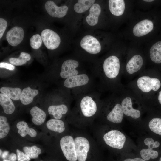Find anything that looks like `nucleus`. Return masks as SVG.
Returning a JSON list of instances; mask_svg holds the SVG:
<instances>
[{"label":"nucleus","instance_id":"nucleus-1","mask_svg":"<svg viewBox=\"0 0 161 161\" xmlns=\"http://www.w3.org/2000/svg\"><path fill=\"white\" fill-rule=\"evenodd\" d=\"M60 146L63 153L69 161L77 160L74 140L72 137L67 135L62 137L60 142Z\"/></svg>","mask_w":161,"mask_h":161},{"label":"nucleus","instance_id":"nucleus-2","mask_svg":"<svg viewBox=\"0 0 161 161\" xmlns=\"http://www.w3.org/2000/svg\"><path fill=\"white\" fill-rule=\"evenodd\" d=\"M103 138L108 145L119 149L123 148L126 140L124 135L116 130H112L106 133L104 135Z\"/></svg>","mask_w":161,"mask_h":161},{"label":"nucleus","instance_id":"nucleus-3","mask_svg":"<svg viewBox=\"0 0 161 161\" xmlns=\"http://www.w3.org/2000/svg\"><path fill=\"white\" fill-rule=\"evenodd\" d=\"M104 71L106 75L111 79L115 78L118 74L120 63L118 58L114 55L106 58L103 64Z\"/></svg>","mask_w":161,"mask_h":161},{"label":"nucleus","instance_id":"nucleus-4","mask_svg":"<svg viewBox=\"0 0 161 161\" xmlns=\"http://www.w3.org/2000/svg\"><path fill=\"white\" fill-rule=\"evenodd\" d=\"M41 36L44 45L49 49H55L57 48L60 44V37L52 30H44L41 32Z\"/></svg>","mask_w":161,"mask_h":161},{"label":"nucleus","instance_id":"nucleus-5","mask_svg":"<svg viewBox=\"0 0 161 161\" xmlns=\"http://www.w3.org/2000/svg\"><path fill=\"white\" fill-rule=\"evenodd\" d=\"M138 88L143 92H148L151 90H157L161 86V83L158 79L148 76H143L137 81Z\"/></svg>","mask_w":161,"mask_h":161},{"label":"nucleus","instance_id":"nucleus-6","mask_svg":"<svg viewBox=\"0 0 161 161\" xmlns=\"http://www.w3.org/2000/svg\"><path fill=\"white\" fill-rule=\"evenodd\" d=\"M74 140L77 160L78 161H86L90 148L88 140L81 137H76Z\"/></svg>","mask_w":161,"mask_h":161},{"label":"nucleus","instance_id":"nucleus-7","mask_svg":"<svg viewBox=\"0 0 161 161\" xmlns=\"http://www.w3.org/2000/svg\"><path fill=\"white\" fill-rule=\"evenodd\" d=\"M80 45L83 49L91 54H97L101 51V46L99 42L91 35L84 36L81 40Z\"/></svg>","mask_w":161,"mask_h":161},{"label":"nucleus","instance_id":"nucleus-8","mask_svg":"<svg viewBox=\"0 0 161 161\" xmlns=\"http://www.w3.org/2000/svg\"><path fill=\"white\" fill-rule=\"evenodd\" d=\"M145 144L148 147V149H144L140 151L141 157L145 160H148L150 158L155 159L157 157L158 153L157 151L153 150L154 148L159 147L160 143L157 141L154 142L151 138H147L144 140Z\"/></svg>","mask_w":161,"mask_h":161},{"label":"nucleus","instance_id":"nucleus-9","mask_svg":"<svg viewBox=\"0 0 161 161\" xmlns=\"http://www.w3.org/2000/svg\"><path fill=\"white\" fill-rule=\"evenodd\" d=\"M78 65V62L74 60L68 59L65 61L61 66L60 76L62 78L66 79L78 75V72L75 69Z\"/></svg>","mask_w":161,"mask_h":161},{"label":"nucleus","instance_id":"nucleus-10","mask_svg":"<svg viewBox=\"0 0 161 161\" xmlns=\"http://www.w3.org/2000/svg\"><path fill=\"white\" fill-rule=\"evenodd\" d=\"M24 36L23 28L19 27H12L7 33L6 38L9 44L13 46H16L22 41Z\"/></svg>","mask_w":161,"mask_h":161},{"label":"nucleus","instance_id":"nucleus-11","mask_svg":"<svg viewBox=\"0 0 161 161\" xmlns=\"http://www.w3.org/2000/svg\"><path fill=\"white\" fill-rule=\"evenodd\" d=\"M80 107L83 115L90 117L94 115L97 110V105L92 98L89 96L84 97L81 101Z\"/></svg>","mask_w":161,"mask_h":161},{"label":"nucleus","instance_id":"nucleus-12","mask_svg":"<svg viewBox=\"0 0 161 161\" xmlns=\"http://www.w3.org/2000/svg\"><path fill=\"white\" fill-rule=\"evenodd\" d=\"M45 7L47 12L50 16L59 18L65 16L68 10L67 6H58L53 1L50 0L46 2Z\"/></svg>","mask_w":161,"mask_h":161},{"label":"nucleus","instance_id":"nucleus-13","mask_svg":"<svg viewBox=\"0 0 161 161\" xmlns=\"http://www.w3.org/2000/svg\"><path fill=\"white\" fill-rule=\"evenodd\" d=\"M154 28L152 21L148 19L143 20L135 25L133 29V33L136 36H142L152 31Z\"/></svg>","mask_w":161,"mask_h":161},{"label":"nucleus","instance_id":"nucleus-14","mask_svg":"<svg viewBox=\"0 0 161 161\" xmlns=\"http://www.w3.org/2000/svg\"><path fill=\"white\" fill-rule=\"evenodd\" d=\"M89 81V78L86 74H81L66 78L64 85L66 87L72 88L86 85Z\"/></svg>","mask_w":161,"mask_h":161},{"label":"nucleus","instance_id":"nucleus-15","mask_svg":"<svg viewBox=\"0 0 161 161\" xmlns=\"http://www.w3.org/2000/svg\"><path fill=\"white\" fill-rule=\"evenodd\" d=\"M121 106L124 114L134 119H137L140 116V111L133 108L131 99L127 97L124 98L121 103Z\"/></svg>","mask_w":161,"mask_h":161},{"label":"nucleus","instance_id":"nucleus-16","mask_svg":"<svg viewBox=\"0 0 161 161\" xmlns=\"http://www.w3.org/2000/svg\"><path fill=\"white\" fill-rule=\"evenodd\" d=\"M143 64L142 57L138 55H134L127 63L126 66V70L130 74H133L140 69Z\"/></svg>","mask_w":161,"mask_h":161},{"label":"nucleus","instance_id":"nucleus-17","mask_svg":"<svg viewBox=\"0 0 161 161\" xmlns=\"http://www.w3.org/2000/svg\"><path fill=\"white\" fill-rule=\"evenodd\" d=\"M123 114L121 105L117 104L107 116V119L114 123H119L123 118Z\"/></svg>","mask_w":161,"mask_h":161},{"label":"nucleus","instance_id":"nucleus-18","mask_svg":"<svg viewBox=\"0 0 161 161\" xmlns=\"http://www.w3.org/2000/svg\"><path fill=\"white\" fill-rule=\"evenodd\" d=\"M38 93L37 90L32 89L30 87H27L22 91L20 100L23 104L28 105L33 101L34 98Z\"/></svg>","mask_w":161,"mask_h":161},{"label":"nucleus","instance_id":"nucleus-19","mask_svg":"<svg viewBox=\"0 0 161 161\" xmlns=\"http://www.w3.org/2000/svg\"><path fill=\"white\" fill-rule=\"evenodd\" d=\"M101 11L100 7L98 4L95 3L92 5L89 10V14L86 19L89 25L93 26L97 24Z\"/></svg>","mask_w":161,"mask_h":161},{"label":"nucleus","instance_id":"nucleus-20","mask_svg":"<svg viewBox=\"0 0 161 161\" xmlns=\"http://www.w3.org/2000/svg\"><path fill=\"white\" fill-rule=\"evenodd\" d=\"M30 114L32 117V121L35 125L39 126L45 121L46 114L42 109L38 107L35 106L30 110Z\"/></svg>","mask_w":161,"mask_h":161},{"label":"nucleus","instance_id":"nucleus-21","mask_svg":"<svg viewBox=\"0 0 161 161\" xmlns=\"http://www.w3.org/2000/svg\"><path fill=\"white\" fill-rule=\"evenodd\" d=\"M109 5L111 13L115 16H120L124 13L125 3L123 0H109Z\"/></svg>","mask_w":161,"mask_h":161},{"label":"nucleus","instance_id":"nucleus-22","mask_svg":"<svg viewBox=\"0 0 161 161\" xmlns=\"http://www.w3.org/2000/svg\"><path fill=\"white\" fill-rule=\"evenodd\" d=\"M0 104L4 112L7 114H11L15 110V106L11 99L2 93L0 94Z\"/></svg>","mask_w":161,"mask_h":161},{"label":"nucleus","instance_id":"nucleus-23","mask_svg":"<svg viewBox=\"0 0 161 161\" xmlns=\"http://www.w3.org/2000/svg\"><path fill=\"white\" fill-rule=\"evenodd\" d=\"M16 126L18 129V132L22 137L26 136L27 135L32 137H35L37 136L36 131L34 129L29 127L27 123L25 121L18 122Z\"/></svg>","mask_w":161,"mask_h":161},{"label":"nucleus","instance_id":"nucleus-24","mask_svg":"<svg viewBox=\"0 0 161 161\" xmlns=\"http://www.w3.org/2000/svg\"><path fill=\"white\" fill-rule=\"evenodd\" d=\"M150 54L153 62L161 63V40L157 41L152 45L150 49Z\"/></svg>","mask_w":161,"mask_h":161},{"label":"nucleus","instance_id":"nucleus-25","mask_svg":"<svg viewBox=\"0 0 161 161\" xmlns=\"http://www.w3.org/2000/svg\"><path fill=\"white\" fill-rule=\"evenodd\" d=\"M68 110L67 106L63 104L51 105L49 106L48 109L49 113L52 115L54 118L56 119H61L62 114H66Z\"/></svg>","mask_w":161,"mask_h":161},{"label":"nucleus","instance_id":"nucleus-26","mask_svg":"<svg viewBox=\"0 0 161 161\" xmlns=\"http://www.w3.org/2000/svg\"><path fill=\"white\" fill-rule=\"evenodd\" d=\"M0 91L1 93L6 95L14 100L20 99L22 90L18 87H3L0 88Z\"/></svg>","mask_w":161,"mask_h":161},{"label":"nucleus","instance_id":"nucleus-27","mask_svg":"<svg viewBox=\"0 0 161 161\" xmlns=\"http://www.w3.org/2000/svg\"><path fill=\"white\" fill-rule=\"evenodd\" d=\"M46 125L49 129L55 132L61 133L65 129L64 122L60 119H50L47 122Z\"/></svg>","mask_w":161,"mask_h":161},{"label":"nucleus","instance_id":"nucleus-28","mask_svg":"<svg viewBox=\"0 0 161 161\" xmlns=\"http://www.w3.org/2000/svg\"><path fill=\"white\" fill-rule=\"evenodd\" d=\"M94 0H79L74 5L75 11L78 13H81L86 11L94 4Z\"/></svg>","mask_w":161,"mask_h":161},{"label":"nucleus","instance_id":"nucleus-29","mask_svg":"<svg viewBox=\"0 0 161 161\" xmlns=\"http://www.w3.org/2000/svg\"><path fill=\"white\" fill-rule=\"evenodd\" d=\"M31 57L29 54L21 52L18 58H11L9 59L10 62L15 66H21L25 64L31 59Z\"/></svg>","mask_w":161,"mask_h":161},{"label":"nucleus","instance_id":"nucleus-30","mask_svg":"<svg viewBox=\"0 0 161 161\" xmlns=\"http://www.w3.org/2000/svg\"><path fill=\"white\" fill-rule=\"evenodd\" d=\"M10 126L7 119L5 116H0V138H4L8 134Z\"/></svg>","mask_w":161,"mask_h":161},{"label":"nucleus","instance_id":"nucleus-31","mask_svg":"<svg viewBox=\"0 0 161 161\" xmlns=\"http://www.w3.org/2000/svg\"><path fill=\"white\" fill-rule=\"evenodd\" d=\"M23 149L25 154L31 159L37 158L41 152V149L36 145L25 146L23 148Z\"/></svg>","mask_w":161,"mask_h":161},{"label":"nucleus","instance_id":"nucleus-32","mask_svg":"<svg viewBox=\"0 0 161 161\" xmlns=\"http://www.w3.org/2000/svg\"><path fill=\"white\" fill-rule=\"evenodd\" d=\"M149 127L150 130L154 133L161 135V119L155 118L149 122Z\"/></svg>","mask_w":161,"mask_h":161},{"label":"nucleus","instance_id":"nucleus-33","mask_svg":"<svg viewBox=\"0 0 161 161\" xmlns=\"http://www.w3.org/2000/svg\"><path fill=\"white\" fill-rule=\"evenodd\" d=\"M31 47L33 49H38L41 45L42 39L41 36L38 34L33 35L30 40Z\"/></svg>","mask_w":161,"mask_h":161},{"label":"nucleus","instance_id":"nucleus-34","mask_svg":"<svg viewBox=\"0 0 161 161\" xmlns=\"http://www.w3.org/2000/svg\"><path fill=\"white\" fill-rule=\"evenodd\" d=\"M6 20L2 18H0V38L2 37L7 25Z\"/></svg>","mask_w":161,"mask_h":161},{"label":"nucleus","instance_id":"nucleus-35","mask_svg":"<svg viewBox=\"0 0 161 161\" xmlns=\"http://www.w3.org/2000/svg\"><path fill=\"white\" fill-rule=\"evenodd\" d=\"M16 152L17 154L18 161H30L26 157V154L18 149H17Z\"/></svg>","mask_w":161,"mask_h":161},{"label":"nucleus","instance_id":"nucleus-36","mask_svg":"<svg viewBox=\"0 0 161 161\" xmlns=\"http://www.w3.org/2000/svg\"><path fill=\"white\" fill-rule=\"evenodd\" d=\"M0 67L5 68L10 71L13 70L15 69L13 65L4 62L0 63Z\"/></svg>","mask_w":161,"mask_h":161},{"label":"nucleus","instance_id":"nucleus-37","mask_svg":"<svg viewBox=\"0 0 161 161\" xmlns=\"http://www.w3.org/2000/svg\"><path fill=\"white\" fill-rule=\"evenodd\" d=\"M9 158L10 161H16L17 159L16 155L14 153H11L10 155Z\"/></svg>","mask_w":161,"mask_h":161},{"label":"nucleus","instance_id":"nucleus-38","mask_svg":"<svg viewBox=\"0 0 161 161\" xmlns=\"http://www.w3.org/2000/svg\"><path fill=\"white\" fill-rule=\"evenodd\" d=\"M123 161H146L143 159L139 158H136L134 159L128 158L125 160Z\"/></svg>","mask_w":161,"mask_h":161},{"label":"nucleus","instance_id":"nucleus-39","mask_svg":"<svg viewBox=\"0 0 161 161\" xmlns=\"http://www.w3.org/2000/svg\"><path fill=\"white\" fill-rule=\"evenodd\" d=\"M9 152L8 151H5L2 154L1 157L3 159H4L6 157L8 154Z\"/></svg>","mask_w":161,"mask_h":161},{"label":"nucleus","instance_id":"nucleus-40","mask_svg":"<svg viewBox=\"0 0 161 161\" xmlns=\"http://www.w3.org/2000/svg\"><path fill=\"white\" fill-rule=\"evenodd\" d=\"M158 100L160 103L161 104V91L159 92L158 97Z\"/></svg>","mask_w":161,"mask_h":161},{"label":"nucleus","instance_id":"nucleus-41","mask_svg":"<svg viewBox=\"0 0 161 161\" xmlns=\"http://www.w3.org/2000/svg\"><path fill=\"white\" fill-rule=\"evenodd\" d=\"M143 1L145 2H152L154 1V0H145Z\"/></svg>","mask_w":161,"mask_h":161},{"label":"nucleus","instance_id":"nucleus-42","mask_svg":"<svg viewBox=\"0 0 161 161\" xmlns=\"http://www.w3.org/2000/svg\"><path fill=\"white\" fill-rule=\"evenodd\" d=\"M3 161H10V160H8L6 159H4Z\"/></svg>","mask_w":161,"mask_h":161},{"label":"nucleus","instance_id":"nucleus-43","mask_svg":"<svg viewBox=\"0 0 161 161\" xmlns=\"http://www.w3.org/2000/svg\"><path fill=\"white\" fill-rule=\"evenodd\" d=\"M0 156H1V153H2V151H1V149L0 150Z\"/></svg>","mask_w":161,"mask_h":161},{"label":"nucleus","instance_id":"nucleus-44","mask_svg":"<svg viewBox=\"0 0 161 161\" xmlns=\"http://www.w3.org/2000/svg\"><path fill=\"white\" fill-rule=\"evenodd\" d=\"M159 161H161V157H160V158L159 160Z\"/></svg>","mask_w":161,"mask_h":161},{"label":"nucleus","instance_id":"nucleus-45","mask_svg":"<svg viewBox=\"0 0 161 161\" xmlns=\"http://www.w3.org/2000/svg\"><path fill=\"white\" fill-rule=\"evenodd\" d=\"M43 161L41 160V161Z\"/></svg>","mask_w":161,"mask_h":161}]
</instances>
